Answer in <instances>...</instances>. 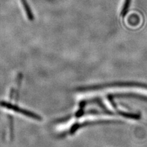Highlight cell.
Here are the masks:
<instances>
[{
    "label": "cell",
    "mask_w": 147,
    "mask_h": 147,
    "mask_svg": "<svg viewBox=\"0 0 147 147\" xmlns=\"http://www.w3.org/2000/svg\"><path fill=\"white\" fill-rule=\"evenodd\" d=\"M0 106L4 109L12 110V111L17 112L18 113L22 114L23 115L33 119L36 121L42 120V118L40 115H39L36 114V113H34L33 112H31L30 110H26L25 109H22V107L18 106V105L12 104V103L9 102H6V101H4V100L0 101Z\"/></svg>",
    "instance_id": "cell-1"
},
{
    "label": "cell",
    "mask_w": 147,
    "mask_h": 147,
    "mask_svg": "<svg viewBox=\"0 0 147 147\" xmlns=\"http://www.w3.org/2000/svg\"><path fill=\"white\" fill-rule=\"evenodd\" d=\"M131 2V0H125V3H124V4H123V7L122 8V10L121 12V17H125L127 14L129 8L130 7Z\"/></svg>",
    "instance_id": "cell-3"
},
{
    "label": "cell",
    "mask_w": 147,
    "mask_h": 147,
    "mask_svg": "<svg viewBox=\"0 0 147 147\" xmlns=\"http://www.w3.org/2000/svg\"><path fill=\"white\" fill-rule=\"evenodd\" d=\"M117 121H113V120H99V121H86L82 123H76L74 125H72L71 127L69 132H68V134H69L72 135L74 133L79 130L80 128L83 127H86L88 126L91 125H101V124H110V123H117Z\"/></svg>",
    "instance_id": "cell-2"
}]
</instances>
